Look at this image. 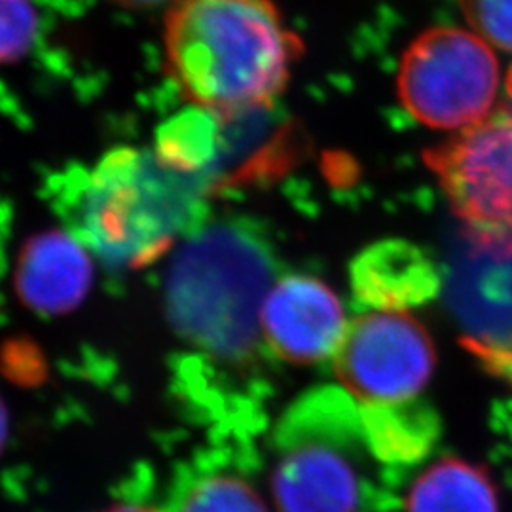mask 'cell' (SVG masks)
<instances>
[{
	"instance_id": "cell-16",
	"label": "cell",
	"mask_w": 512,
	"mask_h": 512,
	"mask_svg": "<svg viewBox=\"0 0 512 512\" xmlns=\"http://www.w3.org/2000/svg\"><path fill=\"white\" fill-rule=\"evenodd\" d=\"M38 18L29 0H0V65L25 54L37 38Z\"/></svg>"
},
{
	"instance_id": "cell-11",
	"label": "cell",
	"mask_w": 512,
	"mask_h": 512,
	"mask_svg": "<svg viewBox=\"0 0 512 512\" xmlns=\"http://www.w3.org/2000/svg\"><path fill=\"white\" fill-rule=\"evenodd\" d=\"M406 512H499V497L482 467L465 459L442 458L414 480Z\"/></svg>"
},
{
	"instance_id": "cell-14",
	"label": "cell",
	"mask_w": 512,
	"mask_h": 512,
	"mask_svg": "<svg viewBox=\"0 0 512 512\" xmlns=\"http://www.w3.org/2000/svg\"><path fill=\"white\" fill-rule=\"evenodd\" d=\"M175 512H270L262 495L243 476L209 473L181 492Z\"/></svg>"
},
{
	"instance_id": "cell-7",
	"label": "cell",
	"mask_w": 512,
	"mask_h": 512,
	"mask_svg": "<svg viewBox=\"0 0 512 512\" xmlns=\"http://www.w3.org/2000/svg\"><path fill=\"white\" fill-rule=\"evenodd\" d=\"M342 389L361 406L414 403L427 387L437 351L408 311L372 310L357 317L334 353Z\"/></svg>"
},
{
	"instance_id": "cell-4",
	"label": "cell",
	"mask_w": 512,
	"mask_h": 512,
	"mask_svg": "<svg viewBox=\"0 0 512 512\" xmlns=\"http://www.w3.org/2000/svg\"><path fill=\"white\" fill-rule=\"evenodd\" d=\"M365 452L361 412L344 389L321 387L298 399L275 437V509L359 512Z\"/></svg>"
},
{
	"instance_id": "cell-8",
	"label": "cell",
	"mask_w": 512,
	"mask_h": 512,
	"mask_svg": "<svg viewBox=\"0 0 512 512\" xmlns=\"http://www.w3.org/2000/svg\"><path fill=\"white\" fill-rule=\"evenodd\" d=\"M264 346L291 365H315L334 357L346 330L338 294L311 275L275 279L260 311Z\"/></svg>"
},
{
	"instance_id": "cell-1",
	"label": "cell",
	"mask_w": 512,
	"mask_h": 512,
	"mask_svg": "<svg viewBox=\"0 0 512 512\" xmlns=\"http://www.w3.org/2000/svg\"><path fill=\"white\" fill-rule=\"evenodd\" d=\"M55 211L67 232L110 268L137 270L209 219L213 183L179 173L150 148L120 147L55 177Z\"/></svg>"
},
{
	"instance_id": "cell-19",
	"label": "cell",
	"mask_w": 512,
	"mask_h": 512,
	"mask_svg": "<svg viewBox=\"0 0 512 512\" xmlns=\"http://www.w3.org/2000/svg\"><path fill=\"white\" fill-rule=\"evenodd\" d=\"M105 512H162L158 511V509H154V507H147V505H129V503H124V505H114V507H110Z\"/></svg>"
},
{
	"instance_id": "cell-17",
	"label": "cell",
	"mask_w": 512,
	"mask_h": 512,
	"mask_svg": "<svg viewBox=\"0 0 512 512\" xmlns=\"http://www.w3.org/2000/svg\"><path fill=\"white\" fill-rule=\"evenodd\" d=\"M6 439H8V414H6V408L0 401V454L6 446Z\"/></svg>"
},
{
	"instance_id": "cell-2",
	"label": "cell",
	"mask_w": 512,
	"mask_h": 512,
	"mask_svg": "<svg viewBox=\"0 0 512 512\" xmlns=\"http://www.w3.org/2000/svg\"><path fill=\"white\" fill-rule=\"evenodd\" d=\"M164 46L190 105L215 112L272 107L302 54L274 0H171Z\"/></svg>"
},
{
	"instance_id": "cell-13",
	"label": "cell",
	"mask_w": 512,
	"mask_h": 512,
	"mask_svg": "<svg viewBox=\"0 0 512 512\" xmlns=\"http://www.w3.org/2000/svg\"><path fill=\"white\" fill-rule=\"evenodd\" d=\"M361 423L370 454L384 461H412L423 456L437 433L435 416L421 404L361 406Z\"/></svg>"
},
{
	"instance_id": "cell-3",
	"label": "cell",
	"mask_w": 512,
	"mask_h": 512,
	"mask_svg": "<svg viewBox=\"0 0 512 512\" xmlns=\"http://www.w3.org/2000/svg\"><path fill=\"white\" fill-rule=\"evenodd\" d=\"M277 277L274 247L253 220L207 219L179 243L165 311L188 348L222 365L260 351V311Z\"/></svg>"
},
{
	"instance_id": "cell-12",
	"label": "cell",
	"mask_w": 512,
	"mask_h": 512,
	"mask_svg": "<svg viewBox=\"0 0 512 512\" xmlns=\"http://www.w3.org/2000/svg\"><path fill=\"white\" fill-rule=\"evenodd\" d=\"M152 150L167 167L213 183L222 154V114L190 105L158 128Z\"/></svg>"
},
{
	"instance_id": "cell-18",
	"label": "cell",
	"mask_w": 512,
	"mask_h": 512,
	"mask_svg": "<svg viewBox=\"0 0 512 512\" xmlns=\"http://www.w3.org/2000/svg\"><path fill=\"white\" fill-rule=\"evenodd\" d=\"M114 2H118L122 6H129V8H152V6L171 2V0H114Z\"/></svg>"
},
{
	"instance_id": "cell-5",
	"label": "cell",
	"mask_w": 512,
	"mask_h": 512,
	"mask_svg": "<svg viewBox=\"0 0 512 512\" xmlns=\"http://www.w3.org/2000/svg\"><path fill=\"white\" fill-rule=\"evenodd\" d=\"M467 243L512 260V69L505 95L480 124L425 152Z\"/></svg>"
},
{
	"instance_id": "cell-9",
	"label": "cell",
	"mask_w": 512,
	"mask_h": 512,
	"mask_svg": "<svg viewBox=\"0 0 512 512\" xmlns=\"http://www.w3.org/2000/svg\"><path fill=\"white\" fill-rule=\"evenodd\" d=\"M351 289L370 310L408 311L440 293L433 258L404 239H384L361 251L351 264Z\"/></svg>"
},
{
	"instance_id": "cell-10",
	"label": "cell",
	"mask_w": 512,
	"mask_h": 512,
	"mask_svg": "<svg viewBox=\"0 0 512 512\" xmlns=\"http://www.w3.org/2000/svg\"><path fill=\"white\" fill-rule=\"evenodd\" d=\"M90 283V253L71 234H44L25 247L19 262V294L35 310H71L84 300Z\"/></svg>"
},
{
	"instance_id": "cell-15",
	"label": "cell",
	"mask_w": 512,
	"mask_h": 512,
	"mask_svg": "<svg viewBox=\"0 0 512 512\" xmlns=\"http://www.w3.org/2000/svg\"><path fill=\"white\" fill-rule=\"evenodd\" d=\"M459 8L475 35L512 54V0H459Z\"/></svg>"
},
{
	"instance_id": "cell-6",
	"label": "cell",
	"mask_w": 512,
	"mask_h": 512,
	"mask_svg": "<svg viewBox=\"0 0 512 512\" xmlns=\"http://www.w3.org/2000/svg\"><path fill=\"white\" fill-rule=\"evenodd\" d=\"M501 88L492 46L473 31L433 27L414 38L401 59L397 92L420 124L463 131L486 120Z\"/></svg>"
}]
</instances>
